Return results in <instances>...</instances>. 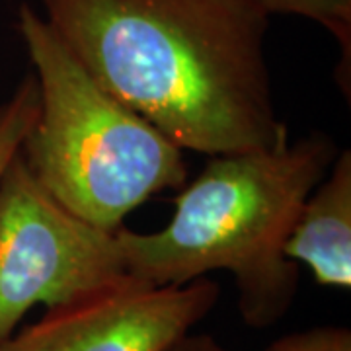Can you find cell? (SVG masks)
Returning a JSON list of instances; mask_svg holds the SVG:
<instances>
[{"mask_svg":"<svg viewBox=\"0 0 351 351\" xmlns=\"http://www.w3.org/2000/svg\"><path fill=\"white\" fill-rule=\"evenodd\" d=\"M90 75L184 151L215 156L289 141L252 0H38Z\"/></svg>","mask_w":351,"mask_h":351,"instance_id":"obj_1","label":"cell"},{"mask_svg":"<svg viewBox=\"0 0 351 351\" xmlns=\"http://www.w3.org/2000/svg\"><path fill=\"white\" fill-rule=\"evenodd\" d=\"M338 152L328 133L314 131L274 149L215 154L180 191L164 228H117L127 276L166 287L225 269L242 320L274 326L299 291V263L285 256L291 226Z\"/></svg>","mask_w":351,"mask_h":351,"instance_id":"obj_2","label":"cell"},{"mask_svg":"<svg viewBox=\"0 0 351 351\" xmlns=\"http://www.w3.org/2000/svg\"><path fill=\"white\" fill-rule=\"evenodd\" d=\"M18 32L39 88L20 152L55 199L117 230L152 195L188 184L184 149L101 86L38 10L20 6Z\"/></svg>","mask_w":351,"mask_h":351,"instance_id":"obj_3","label":"cell"},{"mask_svg":"<svg viewBox=\"0 0 351 351\" xmlns=\"http://www.w3.org/2000/svg\"><path fill=\"white\" fill-rule=\"evenodd\" d=\"M123 276L117 230L69 211L16 152L0 176V341L36 304H64Z\"/></svg>","mask_w":351,"mask_h":351,"instance_id":"obj_4","label":"cell"},{"mask_svg":"<svg viewBox=\"0 0 351 351\" xmlns=\"http://www.w3.org/2000/svg\"><path fill=\"white\" fill-rule=\"evenodd\" d=\"M213 279L156 287L131 276L57 304L0 341V351H166L211 313Z\"/></svg>","mask_w":351,"mask_h":351,"instance_id":"obj_5","label":"cell"},{"mask_svg":"<svg viewBox=\"0 0 351 351\" xmlns=\"http://www.w3.org/2000/svg\"><path fill=\"white\" fill-rule=\"evenodd\" d=\"M285 256L304 263L318 285L351 289V151H339L326 176L302 201Z\"/></svg>","mask_w":351,"mask_h":351,"instance_id":"obj_6","label":"cell"},{"mask_svg":"<svg viewBox=\"0 0 351 351\" xmlns=\"http://www.w3.org/2000/svg\"><path fill=\"white\" fill-rule=\"evenodd\" d=\"M269 16H301L328 29L341 49V63L350 71L351 53V0H252ZM338 64V69L341 66Z\"/></svg>","mask_w":351,"mask_h":351,"instance_id":"obj_7","label":"cell"},{"mask_svg":"<svg viewBox=\"0 0 351 351\" xmlns=\"http://www.w3.org/2000/svg\"><path fill=\"white\" fill-rule=\"evenodd\" d=\"M39 110V88L34 75L16 86L12 96L0 106V176L6 164L20 151Z\"/></svg>","mask_w":351,"mask_h":351,"instance_id":"obj_8","label":"cell"},{"mask_svg":"<svg viewBox=\"0 0 351 351\" xmlns=\"http://www.w3.org/2000/svg\"><path fill=\"white\" fill-rule=\"evenodd\" d=\"M265 351H351V330L346 326H314L274 339Z\"/></svg>","mask_w":351,"mask_h":351,"instance_id":"obj_9","label":"cell"},{"mask_svg":"<svg viewBox=\"0 0 351 351\" xmlns=\"http://www.w3.org/2000/svg\"><path fill=\"white\" fill-rule=\"evenodd\" d=\"M166 351H228L211 334H184Z\"/></svg>","mask_w":351,"mask_h":351,"instance_id":"obj_10","label":"cell"}]
</instances>
